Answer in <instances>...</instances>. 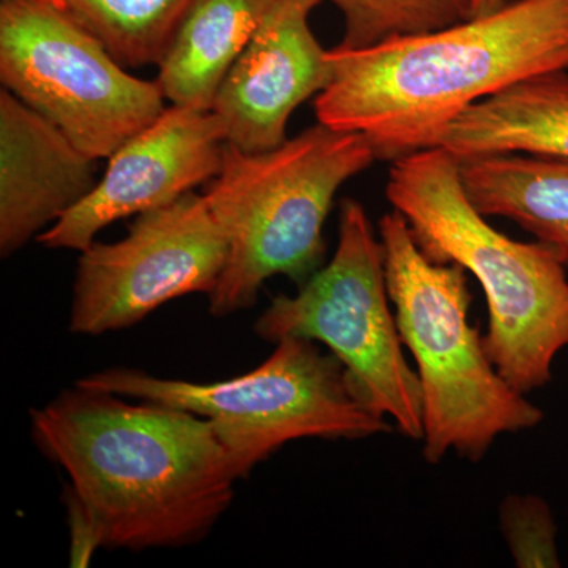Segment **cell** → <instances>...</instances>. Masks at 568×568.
<instances>
[{
    "instance_id": "18",
    "label": "cell",
    "mask_w": 568,
    "mask_h": 568,
    "mask_svg": "<svg viewBox=\"0 0 568 568\" xmlns=\"http://www.w3.org/2000/svg\"><path fill=\"white\" fill-rule=\"evenodd\" d=\"M499 518L515 566L560 567L558 526L547 500L532 495L508 496L500 506Z\"/></svg>"
},
{
    "instance_id": "4",
    "label": "cell",
    "mask_w": 568,
    "mask_h": 568,
    "mask_svg": "<svg viewBox=\"0 0 568 568\" xmlns=\"http://www.w3.org/2000/svg\"><path fill=\"white\" fill-rule=\"evenodd\" d=\"M376 160L365 134L320 122L267 152L226 142L222 170L203 193L227 242L226 264L209 295L211 315L252 308L272 276L302 286L320 271L336 193Z\"/></svg>"
},
{
    "instance_id": "7",
    "label": "cell",
    "mask_w": 568,
    "mask_h": 568,
    "mask_svg": "<svg viewBox=\"0 0 568 568\" xmlns=\"http://www.w3.org/2000/svg\"><path fill=\"white\" fill-rule=\"evenodd\" d=\"M390 304L381 239L364 205L343 200L334 257L297 294L275 297L254 332L265 342L298 336L327 347L373 413L390 418L403 436L422 440L420 383L407 364Z\"/></svg>"
},
{
    "instance_id": "14",
    "label": "cell",
    "mask_w": 568,
    "mask_h": 568,
    "mask_svg": "<svg viewBox=\"0 0 568 568\" xmlns=\"http://www.w3.org/2000/svg\"><path fill=\"white\" fill-rule=\"evenodd\" d=\"M271 0H194L159 63L164 100L212 111L224 78L253 39Z\"/></svg>"
},
{
    "instance_id": "1",
    "label": "cell",
    "mask_w": 568,
    "mask_h": 568,
    "mask_svg": "<svg viewBox=\"0 0 568 568\" xmlns=\"http://www.w3.org/2000/svg\"><path fill=\"white\" fill-rule=\"evenodd\" d=\"M32 436L99 523L104 548H181L207 537L241 480L207 418L77 384L31 410Z\"/></svg>"
},
{
    "instance_id": "8",
    "label": "cell",
    "mask_w": 568,
    "mask_h": 568,
    "mask_svg": "<svg viewBox=\"0 0 568 568\" xmlns=\"http://www.w3.org/2000/svg\"><path fill=\"white\" fill-rule=\"evenodd\" d=\"M0 81L93 160L110 159L166 110L156 81L130 74L52 0L0 3Z\"/></svg>"
},
{
    "instance_id": "9",
    "label": "cell",
    "mask_w": 568,
    "mask_h": 568,
    "mask_svg": "<svg viewBox=\"0 0 568 568\" xmlns=\"http://www.w3.org/2000/svg\"><path fill=\"white\" fill-rule=\"evenodd\" d=\"M227 242L204 194L136 216L129 234L81 252L70 332L99 336L140 324L190 294L211 295L226 264Z\"/></svg>"
},
{
    "instance_id": "11",
    "label": "cell",
    "mask_w": 568,
    "mask_h": 568,
    "mask_svg": "<svg viewBox=\"0 0 568 568\" xmlns=\"http://www.w3.org/2000/svg\"><path fill=\"white\" fill-rule=\"evenodd\" d=\"M321 2H268L213 103L227 144L248 153L278 148L287 140L293 112L327 88L331 61L310 28V14Z\"/></svg>"
},
{
    "instance_id": "19",
    "label": "cell",
    "mask_w": 568,
    "mask_h": 568,
    "mask_svg": "<svg viewBox=\"0 0 568 568\" xmlns=\"http://www.w3.org/2000/svg\"><path fill=\"white\" fill-rule=\"evenodd\" d=\"M63 504H65L67 519H69L70 567L85 568L91 564L93 552L104 548L102 529L70 485L65 488Z\"/></svg>"
},
{
    "instance_id": "16",
    "label": "cell",
    "mask_w": 568,
    "mask_h": 568,
    "mask_svg": "<svg viewBox=\"0 0 568 568\" xmlns=\"http://www.w3.org/2000/svg\"><path fill=\"white\" fill-rule=\"evenodd\" d=\"M194 0H62L126 69L159 65Z\"/></svg>"
},
{
    "instance_id": "21",
    "label": "cell",
    "mask_w": 568,
    "mask_h": 568,
    "mask_svg": "<svg viewBox=\"0 0 568 568\" xmlns=\"http://www.w3.org/2000/svg\"><path fill=\"white\" fill-rule=\"evenodd\" d=\"M52 2L58 3V6L62 7V9H63L62 0H52Z\"/></svg>"
},
{
    "instance_id": "10",
    "label": "cell",
    "mask_w": 568,
    "mask_h": 568,
    "mask_svg": "<svg viewBox=\"0 0 568 568\" xmlns=\"http://www.w3.org/2000/svg\"><path fill=\"white\" fill-rule=\"evenodd\" d=\"M224 145L222 123L212 111L166 106L112 153L95 189L37 242L84 252L110 224L173 204L207 185L222 170Z\"/></svg>"
},
{
    "instance_id": "17",
    "label": "cell",
    "mask_w": 568,
    "mask_h": 568,
    "mask_svg": "<svg viewBox=\"0 0 568 568\" xmlns=\"http://www.w3.org/2000/svg\"><path fill=\"white\" fill-rule=\"evenodd\" d=\"M324 2V0H323ZM342 11L345 36L339 47H376L399 37L448 28L469 18L466 0H327Z\"/></svg>"
},
{
    "instance_id": "20",
    "label": "cell",
    "mask_w": 568,
    "mask_h": 568,
    "mask_svg": "<svg viewBox=\"0 0 568 568\" xmlns=\"http://www.w3.org/2000/svg\"><path fill=\"white\" fill-rule=\"evenodd\" d=\"M506 0H466L469 18L481 17L499 9Z\"/></svg>"
},
{
    "instance_id": "13",
    "label": "cell",
    "mask_w": 568,
    "mask_h": 568,
    "mask_svg": "<svg viewBox=\"0 0 568 568\" xmlns=\"http://www.w3.org/2000/svg\"><path fill=\"white\" fill-rule=\"evenodd\" d=\"M458 160L529 155L568 160V73L537 74L467 108L437 136Z\"/></svg>"
},
{
    "instance_id": "6",
    "label": "cell",
    "mask_w": 568,
    "mask_h": 568,
    "mask_svg": "<svg viewBox=\"0 0 568 568\" xmlns=\"http://www.w3.org/2000/svg\"><path fill=\"white\" fill-rule=\"evenodd\" d=\"M275 345L263 365L220 383L110 368L82 377L78 384L207 418L241 478L293 440L366 439L392 432L387 418L362 402L334 354L298 336H286Z\"/></svg>"
},
{
    "instance_id": "15",
    "label": "cell",
    "mask_w": 568,
    "mask_h": 568,
    "mask_svg": "<svg viewBox=\"0 0 568 568\" xmlns=\"http://www.w3.org/2000/svg\"><path fill=\"white\" fill-rule=\"evenodd\" d=\"M463 189L484 216H503L568 268V160L493 155L459 160Z\"/></svg>"
},
{
    "instance_id": "12",
    "label": "cell",
    "mask_w": 568,
    "mask_h": 568,
    "mask_svg": "<svg viewBox=\"0 0 568 568\" xmlns=\"http://www.w3.org/2000/svg\"><path fill=\"white\" fill-rule=\"evenodd\" d=\"M97 162L54 123L0 92V253L9 257L80 204Z\"/></svg>"
},
{
    "instance_id": "2",
    "label": "cell",
    "mask_w": 568,
    "mask_h": 568,
    "mask_svg": "<svg viewBox=\"0 0 568 568\" xmlns=\"http://www.w3.org/2000/svg\"><path fill=\"white\" fill-rule=\"evenodd\" d=\"M332 80L315 99L317 122L365 134L377 160L432 149L467 108L508 85L568 71V0H514L481 17L327 51Z\"/></svg>"
},
{
    "instance_id": "5",
    "label": "cell",
    "mask_w": 568,
    "mask_h": 568,
    "mask_svg": "<svg viewBox=\"0 0 568 568\" xmlns=\"http://www.w3.org/2000/svg\"><path fill=\"white\" fill-rule=\"evenodd\" d=\"M379 239L396 324L417 366L426 462L454 450L477 463L497 436L540 425L544 410L497 372L470 323L465 268L429 260L399 212L379 220Z\"/></svg>"
},
{
    "instance_id": "3",
    "label": "cell",
    "mask_w": 568,
    "mask_h": 568,
    "mask_svg": "<svg viewBox=\"0 0 568 568\" xmlns=\"http://www.w3.org/2000/svg\"><path fill=\"white\" fill-rule=\"evenodd\" d=\"M388 203L432 261L470 272L488 305L485 349L519 394L551 383L568 347V276L548 246L514 241L487 222L463 189L459 160L440 148L395 160Z\"/></svg>"
}]
</instances>
